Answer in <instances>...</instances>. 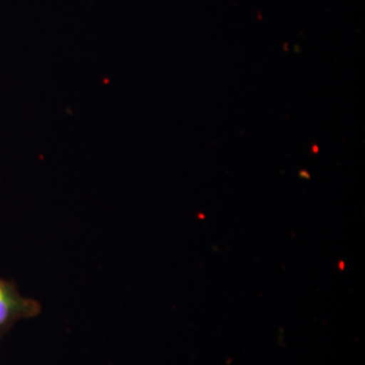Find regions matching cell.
<instances>
[{
	"instance_id": "obj_1",
	"label": "cell",
	"mask_w": 365,
	"mask_h": 365,
	"mask_svg": "<svg viewBox=\"0 0 365 365\" xmlns=\"http://www.w3.org/2000/svg\"><path fill=\"white\" fill-rule=\"evenodd\" d=\"M41 313L37 300L24 297L13 282L0 277V336L19 322Z\"/></svg>"
}]
</instances>
